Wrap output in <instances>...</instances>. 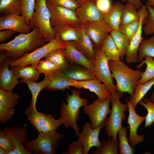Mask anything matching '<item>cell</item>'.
<instances>
[{"mask_svg":"<svg viewBox=\"0 0 154 154\" xmlns=\"http://www.w3.org/2000/svg\"><path fill=\"white\" fill-rule=\"evenodd\" d=\"M46 42L39 28L36 27L29 33H20L11 41L1 44L0 50L7 51L9 57L15 60L42 46Z\"/></svg>","mask_w":154,"mask_h":154,"instance_id":"cell-1","label":"cell"},{"mask_svg":"<svg viewBox=\"0 0 154 154\" xmlns=\"http://www.w3.org/2000/svg\"><path fill=\"white\" fill-rule=\"evenodd\" d=\"M108 65L112 77L116 81L117 91L128 93L131 98L134 95L137 82L143 72L139 69H132L120 60L116 61L109 60Z\"/></svg>","mask_w":154,"mask_h":154,"instance_id":"cell-2","label":"cell"},{"mask_svg":"<svg viewBox=\"0 0 154 154\" xmlns=\"http://www.w3.org/2000/svg\"><path fill=\"white\" fill-rule=\"evenodd\" d=\"M71 92L70 95L67 94L66 103L62 102L60 118L66 128L70 127L78 137L80 129L77 122L80 118V109L87 104L88 101L86 99L80 97V90L74 89Z\"/></svg>","mask_w":154,"mask_h":154,"instance_id":"cell-3","label":"cell"},{"mask_svg":"<svg viewBox=\"0 0 154 154\" xmlns=\"http://www.w3.org/2000/svg\"><path fill=\"white\" fill-rule=\"evenodd\" d=\"M64 137L63 134L56 131L40 132L35 139L26 140L23 146L30 154H55L59 141Z\"/></svg>","mask_w":154,"mask_h":154,"instance_id":"cell-4","label":"cell"},{"mask_svg":"<svg viewBox=\"0 0 154 154\" xmlns=\"http://www.w3.org/2000/svg\"><path fill=\"white\" fill-rule=\"evenodd\" d=\"M55 33V38L46 44L31 52L25 54L17 59L11 60L9 63V67L11 68L31 65L35 67L38 63L40 60L50 52L57 49L65 48V43L61 40L58 34Z\"/></svg>","mask_w":154,"mask_h":154,"instance_id":"cell-5","label":"cell"},{"mask_svg":"<svg viewBox=\"0 0 154 154\" xmlns=\"http://www.w3.org/2000/svg\"><path fill=\"white\" fill-rule=\"evenodd\" d=\"M50 13L46 4V0H35L34 11L29 21L31 29L38 27L46 42L54 39L55 34L50 23Z\"/></svg>","mask_w":154,"mask_h":154,"instance_id":"cell-6","label":"cell"},{"mask_svg":"<svg viewBox=\"0 0 154 154\" xmlns=\"http://www.w3.org/2000/svg\"><path fill=\"white\" fill-rule=\"evenodd\" d=\"M123 96V93L117 91L112 94L110 98L111 111L104 123L106 133L109 137H112L117 141V132L122 127V121L126 117L125 112L128 108L127 104H123L120 101V99Z\"/></svg>","mask_w":154,"mask_h":154,"instance_id":"cell-7","label":"cell"},{"mask_svg":"<svg viewBox=\"0 0 154 154\" xmlns=\"http://www.w3.org/2000/svg\"><path fill=\"white\" fill-rule=\"evenodd\" d=\"M95 55L93 60L96 77L105 85L107 88L113 94L116 93L117 90L113 81V77L110 72L109 65V60L102 48L95 47Z\"/></svg>","mask_w":154,"mask_h":154,"instance_id":"cell-8","label":"cell"},{"mask_svg":"<svg viewBox=\"0 0 154 154\" xmlns=\"http://www.w3.org/2000/svg\"><path fill=\"white\" fill-rule=\"evenodd\" d=\"M110 103V98L103 102L98 99L92 103L83 107L84 112L88 116L92 128H97L105 123L108 115L111 112V109L109 107Z\"/></svg>","mask_w":154,"mask_h":154,"instance_id":"cell-9","label":"cell"},{"mask_svg":"<svg viewBox=\"0 0 154 154\" xmlns=\"http://www.w3.org/2000/svg\"><path fill=\"white\" fill-rule=\"evenodd\" d=\"M46 4L50 13V23L52 27L68 25L79 27L81 24L75 11L62 6L55 5L48 0Z\"/></svg>","mask_w":154,"mask_h":154,"instance_id":"cell-10","label":"cell"},{"mask_svg":"<svg viewBox=\"0 0 154 154\" xmlns=\"http://www.w3.org/2000/svg\"><path fill=\"white\" fill-rule=\"evenodd\" d=\"M138 10L140 17L139 26L137 32L130 41L125 55L126 62L128 64L138 62V50L143 38L142 36V27L148 14L146 5H143Z\"/></svg>","mask_w":154,"mask_h":154,"instance_id":"cell-11","label":"cell"},{"mask_svg":"<svg viewBox=\"0 0 154 154\" xmlns=\"http://www.w3.org/2000/svg\"><path fill=\"white\" fill-rule=\"evenodd\" d=\"M81 25L90 37L95 47H102L106 37L112 30L104 19L88 22Z\"/></svg>","mask_w":154,"mask_h":154,"instance_id":"cell-12","label":"cell"},{"mask_svg":"<svg viewBox=\"0 0 154 154\" xmlns=\"http://www.w3.org/2000/svg\"><path fill=\"white\" fill-rule=\"evenodd\" d=\"M19 95L12 92L0 89V122L5 123L11 119L16 111Z\"/></svg>","mask_w":154,"mask_h":154,"instance_id":"cell-13","label":"cell"},{"mask_svg":"<svg viewBox=\"0 0 154 154\" xmlns=\"http://www.w3.org/2000/svg\"><path fill=\"white\" fill-rule=\"evenodd\" d=\"M104 126V123L97 128L93 129L89 122L83 125L82 131L80 133L78 139L81 142L83 148V154L88 153L90 149L93 147L99 148L102 145L100 141L99 135L101 129Z\"/></svg>","mask_w":154,"mask_h":154,"instance_id":"cell-14","label":"cell"},{"mask_svg":"<svg viewBox=\"0 0 154 154\" xmlns=\"http://www.w3.org/2000/svg\"><path fill=\"white\" fill-rule=\"evenodd\" d=\"M129 110V115L127 123L129 126V134L128 141L132 147L143 141L145 139L143 134L139 135L137 133L138 127L145 120V116H141L136 113L135 108L127 99L126 100Z\"/></svg>","mask_w":154,"mask_h":154,"instance_id":"cell-15","label":"cell"},{"mask_svg":"<svg viewBox=\"0 0 154 154\" xmlns=\"http://www.w3.org/2000/svg\"><path fill=\"white\" fill-rule=\"evenodd\" d=\"M3 130L11 138L14 144V149L9 154H30L23 146L24 143L28 138L26 125L21 127H6Z\"/></svg>","mask_w":154,"mask_h":154,"instance_id":"cell-16","label":"cell"},{"mask_svg":"<svg viewBox=\"0 0 154 154\" xmlns=\"http://www.w3.org/2000/svg\"><path fill=\"white\" fill-rule=\"evenodd\" d=\"M30 28L25 19L17 14L3 15L0 17V31L10 29L20 33L30 32Z\"/></svg>","mask_w":154,"mask_h":154,"instance_id":"cell-17","label":"cell"},{"mask_svg":"<svg viewBox=\"0 0 154 154\" xmlns=\"http://www.w3.org/2000/svg\"><path fill=\"white\" fill-rule=\"evenodd\" d=\"M96 0H89L78 8L75 13L81 25L90 21H99L104 19V15L98 9Z\"/></svg>","mask_w":154,"mask_h":154,"instance_id":"cell-18","label":"cell"},{"mask_svg":"<svg viewBox=\"0 0 154 154\" xmlns=\"http://www.w3.org/2000/svg\"><path fill=\"white\" fill-rule=\"evenodd\" d=\"M73 86L79 89L84 88L89 90L96 94L98 99L102 102L111 98L112 96L105 85L96 78L84 81L75 80Z\"/></svg>","mask_w":154,"mask_h":154,"instance_id":"cell-19","label":"cell"},{"mask_svg":"<svg viewBox=\"0 0 154 154\" xmlns=\"http://www.w3.org/2000/svg\"><path fill=\"white\" fill-rule=\"evenodd\" d=\"M65 57L68 61L81 65L92 71L94 69L93 61L88 58L75 46L72 41L64 42Z\"/></svg>","mask_w":154,"mask_h":154,"instance_id":"cell-20","label":"cell"},{"mask_svg":"<svg viewBox=\"0 0 154 154\" xmlns=\"http://www.w3.org/2000/svg\"><path fill=\"white\" fill-rule=\"evenodd\" d=\"M11 60L8 57L1 64L0 68V88L8 92H12L14 87L20 82L14 74L13 69L9 68Z\"/></svg>","mask_w":154,"mask_h":154,"instance_id":"cell-21","label":"cell"},{"mask_svg":"<svg viewBox=\"0 0 154 154\" xmlns=\"http://www.w3.org/2000/svg\"><path fill=\"white\" fill-rule=\"evenodd\" d=\"M49 81V76H44V79L39 82L28 80L20 81V82H24L27 84L32 94L30 104L26 110L24 112L27 116L37 111L36 102L38 95L42 89L45 88Z\"/></svg>","mask_w":154,"mask_h":154,"instance_id":"cell-22","label":"cell"},{"mask_svg":"<svg viewBox=\"0 0 154 154\" xmlns=\"http://www.w3.org/2000/svg\"><path fill=\"white\" fill-rule=\"evenodd\" d=\"M79 37L77 41H72L76 47L88 58L93 61L95 57V46L83 27H78Z\"/></svg>","mask_w":154,"mask_h":154,"instance_id":"cell-23","label":"cell"},{"mask_svg":"<svg viewBox=\"0 0 154 154\" xmlns=\"http://www.w3.org/2000/svg\"><path fill=\"white\" fill-rule=\"evenodd\" d=\"M49 81L45 89L50 91L64 90L73 86L75 80L66 75L63 71L58 70L49 76Z\"/></svg>","mask_w":154,"mask_h":154,"instance_id":"cell-24","label":"cell"},{"mask_svg":"<svg viewBox=\"0 0 154 154\" xmlns=\"http://www.w3.org/2000/svg\"><path fill=\"white\" fill-rule=\"evenodd\" d=\"M124 7L121 2H116L110 10L104 15L103 19L112 29H118L121 24Z\"/></svg>","mask_w":154,"mask_h":154,"instance_id":"cell-25","label":"cell"},{"mask_svg":"<svg viewBox=\"0 0 154 154\" xmlns=\"http://www.w3.org/2000/svg\"><path fill=\"white\" fill-rule=\"evenodd\" d=\"M52 27L54 32L58 34L64 42L77 41L79 38L78 27L68 25H58Z\"/></svg>","mask_w":154,"mask_h":154,"instance_id":"cell-26","label":"cell"},{"mask_svg":"<svg viewBox=\"0 0 154 154\" xmlns=\"http://www.w3.org/2000/svg\"><path fill=\"white\" fill-rule=\"evenodd\" d=\"M65 48H58L51 51L44 57V60L50 61L59 70L64 71L69 67L65 56Z\"/></svg>","mask_w":154,"mask_h":154,"instance_id":"cell-27","label":"cell"},{"mask_svg":"<svg viewBox=\"0 0 154 154\" xmlns=\"http://www.w3.org/2000/svg\"><path fill=\"white\" fill-rule=\"evenodd\" d=\"M14 71V74L18 79L21 80H28L36 81L38 79L40 74L39 71L31 65L15 67L11 68Z\"/></svg>","mask_w":154,"mask_h":154,"instance_id":"cell-28","label":"cell"},{"mask_svg":"<svg viewBox=\"0 0 154 154\" xmlns=\"http://www.w3.org/2000/svg\"><path fill=\"white\" fill-rule=\"evenodd\" d=\"M119 50L120 59L123 60L125 56L130 42V40L118 29H112L110 33Z\"/></svg>","mask_w":154,"mask_h":154,"instance_id":"cell-29","label":"cell"},{"mask_svg":"<svg viewBox=\"0 0 154 154\" xmlns=\"http://www.w3.org/2000/svg\"><path fill=\"white\" fill-rule=\"evenodd\" d=\"M64 72L70 78L78 81L86 80L96 78L94 71L85 68L69 67Z\"/></svg>","mask_w":154,"mask_h":154,"instance_id":"cell-30","label":"cell"},{"mask_svg":"<svg viewBox=\"0 0 154 154\" xmlns=\"http://www.w3.org/2000/svg\"><path fill=\"white\" fill-rule=\"evenodd\" d=\"M102 48L109 60L116 61L120 60L118 48L110 35L106 37Z\"/></svg>","mask_w":154,"mask_h":154,"instance_id":"cell-31","label":"cell"},{"mask_svg":"<svg viewBox=\"0 0 154 154\" xmlns=\"http://www.w3.org/2000/svg\"><path fill=\"white\" fill-rule=\"evenodd\" d=\"M0 12L3 15H21V0H0Z\"/></svg>","mask_w":154,"mask_h":154,"instance_id":"cell-32","label":"cell"},{"mask_svg":"<svg viewBox=\"0 0 154 154\" xmlns=\"http://www.w3.org/2000/svg\"><path fill=\"white\" fill-rule=\"evenodd\" d=\"M118 141L115 140L112 137L108 139H104L102 142V145L99 148L93 150L92 154H118L119 149Z\"/></svg>","mask_w":154,"mask_h":154,"instance_id":"cell-33","label":"cell"},{"mask_svg":"<svg viewBox=\"0 0 154 154\" xmlns=\"http://www.w3.org/2000/svg\"><path fill=\"white\" fill-rule=\"evenodd\" d=\"M154 85V78L144 83L137 85L133 96L129 100L134 108Z\"/></svg>","mask_w":154,"mask_h":154,"instance_id":"cell-34","label":"cell"},{"mask_svg":"<svg viewBox=\"0 0 154 154\" xmlns=\"http://www.w3.org/2000/svg\"><path fill=\"white\" fill-rule=\"evenodd\" d=\"M144 58L137 67V69H139L144 64L146 65V69L137 81V85L144 83L154 78V60L153 57L149 56Z\"/></svg>","mask_w":154,"mask_h":154,"instance_id":"cell-35","label":"cell"},{"mask_svg":"<svg viewBox=\"0 0 154 154\" xmlns=\"http://www.w3.org/2000/svg\"><path fill=\"white\" fill-rule=\"evenodd\" d=\"M147 56L154 58V34L142 41L138 50V62H141Z\"/></svg>","mask_w":154,"mask_h":154,"instance_id":"cell-36","label":"cell"},{"mask_svg":"<svg viewBox=\"0 0 154 154\" xmlns=\"http://www.w3.org/2000/svg\"><path fill=\"white\" fill-rule=\"evenodd\" d=\"M127 127H122L118 131L117 137L119 153L120 154H133L134 148L130 145L127 137Z\"/></svg>","mask_w":154,"mask_h":154,"instance_id":"cell-37","label":"cell"},{"mask_svg":"<svg viewBox=\"0 0 154 154\" xmlns=\"http://www.w3.org/2000/svg\"><path fill=\"white\" fill-rule=\"evenodd\" d=\"M135 7L127 2L124 5L121 21V24H126L139 20V14Z\"/></svg>","mask_w":154,"mask_h":154,"instance_id":"cell-38","label":"cell"},{"mask_svg":"<svg viewBox=\"0 0 154 154\" xmlns=\"http://www.w3.org/2000/svg\"><path fill=\"white\" fill-rule=\"evenodd\" d=\"M139 103L147 111L145 116V127H150L154 122V103L147 98H144Z\"/></svg>","mask_w":154,"mask_h":154,"instance_id":"cell-39","label":"cell"},{"mask_svg":"<svg viewBox=\"0 0 154 154\" xmlns=\"http://www.w3.org/2000/svg\"><path fill=\"white\" fill-rule=\"evenodd\" d=\"M34 67L39 71L40 74H44V76H50L59 70L53 63L47 60H40Z\"/></svg>","mask_w":154,"mask_h":154,"instance_id":"cell-40","label":"cell"},{"mask_svg":"<svg viewBox=\"0 0 154 154\" xmlns=\"http://www.w3.org/2000/svg\"><path fill=\"white\" fill-rule=\"evenodd\" d=\"M62 124L60 118L56 119L51 115L47 114L41 127L40 132L56 131Z\"/></svg>","mask_w":154,"mask_h":154,"instance_id":"cell-41","label":"cell"},{"mask_svg":"<svg viewBox=\"0 0 154 154\" xmlns=\"http://www.w3.org/2000/svg\"><path fill=\"white\" fill-rule=\"evenodd\" d=\"M21 15L29 23L34 11L35 0H21Z\"/></svg>","mask_w":154,"mask_h":154,"instance_id":"cell-42","label":"cell"},{"mask_svg":"<svg viewBox=\"0 0 154 154\" xmlns=\"http://www.w3.org/2000/svg\"><path fill=\"white\" fill-rule=\"evenodd\" d=\"M139 25V20L126 24H121L118 29L130 40L137 32Z\"/></svg>","mask_w":154,"mask_h":154,"instance_id":"cell-43","label":"cell"},{"mask_svg":"<svg viewBox=\"0 0 154 154\" xmlns=\"http://www.w3.org/2000/svg\"><path fill=\"white\" fill-rule=\"evenodd\" d=\"M146 7L148 14L143 26L142 30L146 35H153L154 34V10L152 7Z\"/></svg>","mask_w":154,"mask_h":154,"instance_id":"cell-44","label":"cell"},{"mask_svg":"<svg viewBox=\"0 0 154 154\" xmlns=\"http://www.w3.org/2000/svg\"><path fill=\"white\" fill-rule=\"evenodd\" d=\"M47 114L37 111L28 117V119L38 132H41V129Z\"/></svg>","mask_w":154,"mask_h":154,"instance_id":"cell-45","label":"cell"},{"mask_svg":"<svg viewBox=\"0 0 154 154\" xmlns=\"http://www.w3.org/2000/svg\"><path fill=\"white\" fill-rule=\"evenodd\" d=\"M0 147L5 149L7 154H9L14 149L13 141L3 130L0 131Z\"/></svg>","mask_w":154,"mask_h":154,"instance_id":"cell-46","label":"cell"},{"mask_svg":"<svg viewBox=\"0 0 154 154\" xmlns=\"http://www.w3.org/2000/svg\"><path fill=\"white\" fill-rule=\"evenodd\" d=\"M53 4L63 6L75 11L80 5L78 0H48Z\"/></svg>","mask_w":154,"mask_h":154,"instance_id":"cell-47","label":"cell"},{"mask_svg":"<svg viewBox=\"0 0 154 154\" xmlns=\"http://www.w3.org/2000/svg\"><path fill=\"white\" fill-rule=\"evenodd\" d=\"M83 148L82 144L78 139L69 144L68 147L67 152L62 153L64 154H83Z\"/></svg>","mask_w":154,"mask_h":154,"instance_id":"cell-48","label":"cell"},{"mask_svg":"<svg viewBox=\"0 0 154 154\" xmlns=\"http://www.w3.org/2000/svg\"><path fill=\"white\" fill-rule=\"evenodd\" d=\"M97 7L104 15L108 13L112 7L110 0H96Z\"/></svg>","mask_w":154,"mask_h":154,"instance_id":"cell-49","label":"cell"},{"mask_svg":"<svg viewBox=\"0 0 154 154\" xmlns=\"http://www.w3.org/2000/svg\"><path fill=\"white\" fill-rule=\"evenodd\" d=\"M16 32L10 29H5L0 31V41L4 42L13 36Z\"/></svg>","mask_w":154,"mask_h":154,"instance_id":"cell-50","label":"cell"},{"mask_svg":"<svg viewBox=\"0 0 154 154\" xmlns=\"http://www.w3.org/2000/svg\"><path fill=\"white\" fill-rule=\"evenodd\" d=\"M122 2H126L131 4L137 9H139L143 5L141 0H121Z\"/></svg>","mask_w":154,"mask_h":154,"instance_id":"cell-51","label":"cell"},{"mask_svg":"<svg viewBox=\"0 0 154 154\" xmlns=\"http://www.w3.org/2000/svg\"><path fill=\"white\" fill-rule=\"evenodd\" d=\"M146 5L151 7L154 6V0H147Z\"/></svg>","mask_w":154,"mask_h":154,"instance_id":"cell-52","label":"cell"},{"mask_svg":"<svg viewBox=\"0 0 154 154\" xmlns=\"http://www.w3.org/2000/svg\"><path fill=\"white\" fill-rule=\"evenodd\" d=\"M0 154H7V153L5 149L1 147H0Z\"/></svg>","mask_w":154,"mask_h":154,"instance_id":"cell-53","label":"cell"},{"mask_svg":"<svg viewBox=\"0 0 154 154\" xmlns=\"http://www.w3.org/2000/svg\"><path fill=\"white\" fill-rule=\"evenodd\" d=\"M149 100L154 103V92L152 93L150 97Z\"/></svg>","mask_w":154,"mask_h":154,"instance_id":"cell-54","label":"cell"},{"mask_svg":"<svg viewBox=\"0 0 154 154\" xmlns=\"http://www.w3.org/2000/svg\"><path fill=\"white\" fill-rule=\"evenodd\" d=\"M89 0H78L80 6Z\"/></svg>","mask_w":154,"mask_h":154,"instance_id":"cell-55","label":"cell"},{"mask_svg":"<svg viewBox=\"0 0 154 154\" xmlns=\"http://www.w3.org/2000/svg\"><path fill=\"white\" fill-rule=\"evenodd\" d=\"M152 7L153 8V9L154 10V6H152Z\"/></svg>","mask_w":154,"mask_h":154,"instance_id":"cell-56","label":"cell"},{"mask_svg":"<svg viewBox=\"0 0 154 154\" xmlns=\"http://www.w3.org/2000/svg\"></svg>","mask_w":154,"mask_h":154,"instance_id":"cell-57","label":"cell"}]
</instances>
